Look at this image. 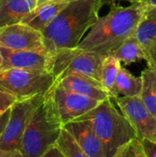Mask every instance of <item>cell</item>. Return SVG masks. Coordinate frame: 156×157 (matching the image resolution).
<instances>
[{"instance_id":"24","label":"cell","mask_w":156,"mask_h":157,"mask_svg":"<svg viewBox=\"0 0 156 157\" xmlns=\"http://www.w3.org/2000/svg\"><path fill=\"white\" fill-rule=\"evenodd\" d=\"M145 61L148 64V68L156 70V39L145 50Z\"/></svg>"},{"instance_id":"11","label":"cell","mask_w":156,"mask_h":157,"mask_svg":"<svg viewBox=\"0 0 156 157\" xmlns=\"http://www.w3.org/2000/svg\"><path fill=\"white\" fill-rule=\"evenodd\" d=\"M0 52L4 57V63L0 70L16 68L51 72L52 54L46 50L13 51L0 47Z\"/></svg>"},{"instance_id":"28","label":"cell","mask_w":156,"mask_h":157,"mask_svg":"<svg viewBox=\"0 0 156 157\" xmlns=\"http://www.w3.org/2000/svg\"><path fill=\"white\" fill-rule=\"evenodd\" d=\"M42 157H63L60 151L56 148V146L52 147L51 150H49Z\"/></svg>"},{"instance_id":"3","label":"cell","mask_w":156,"mask_h":157,"mask_svg":"<svg viewBox=\"0 0 156 157\" xmlns=\"http://www.w3.org/2000/svg\"><path fill=\"white\" fill-rule=\"evenodd\" d=\"M63 125L45 93L40 105L32 114L23 133L19 151L23 157H42L55 146Z\"/></svg>"},{"instance_id":"31","label":"cell","mask_w":156,"mask_h":157,"mask_svg":"<svg viewBox=\"0 0 156 157\" xmlns=\"http://www.w3.org/2000/svg\"><path fill=\"white\" fill-rule=\"evenodd\" d=\"M49 1H53V0H37V6H40L41 4H44L46 2H49ZM68 1H73V0H68Z\"/></svg>"},{"instance_id":"10","label":"cell","mask_w":156,"mask_h":157,"mask_svg":"<svg viewBox=\"0 0 156 157\" xmlns=\"http://www.w3.org/2000/svg\"><path fill=\"white\" fill-rule=\"evenodd\" d=\"M0 47L13 51L45 50L42 33L21 22L0 29Z\"/></svg>"},{"instance_id":"8","label":"cell","mask_w":156,"mask_h":157,"mask_svg":"<svg viewBox=\"0 0 156 157\" xmlns=\"http://www.w3.org/2000/svg\"><path fill=\"white\" fill-rule=\"evenodd\" d=\"M47 94L57 117L63 126L83 116L101 102L65 90L56 82Z\"/></svg>"},{"instance_id":"2","label":"cell","mask_w":156,"mask_h":157,"mask_svg":"<svg viewBox=\"0 0 156 157\" xmlns=\"http://www.w3.org/2000/svg\"><path fill=\"white\" fill-rule=\"evenodd\" d=\"M101 0H73L64 6L41 32L45 50L75 48L99 17Z\"/></svg>"},{"instance_id":"5","label":"cell","mask_w":156,"mask_h":157,"mask_svg":"<svg viewBox=\"0 0 156 157\" xmlns=\"http://www.w3.org/2000/svg\"><path fill=\"white\" fill-rule=\"evenodd\" d=\"M56 79L49 71L24 69L0 70V86L13 95L17 100H23L47 93Z\"/></svg>"},{"instance_id":"22","label":"cell","mask_w":156,"mask_h":157,"mask_svg":"<svg viewBox=\"0 0 156 157\" xmlns=\"http://www.w3.org/2000/svg\"><path fill=\"white\" fill-rule=\"evenodd\" d=\"M112 157H147L141 143L137 137L122 144Z\"/></svg>"},{"instance_id":"30","label":"cell","mask_w":156,"mask_h":157,"mask_svg":"<svg viewBox=\"0 0 156 157\" xmlns=\"http://www.w3.org/2000/svg\"><path fill=\"white\" fill-rule=\"evenodd\" d=\"M117 1H120V0H101L102 6L103 5H111L113 3H116ZM123 1H128L131 4H141V2L143 0H123Z\"/></svg>"},{"instance_id":"18","label":"cell","mask_w":156,"mask_h":157,"mask_svg":"<svg viewBox=\"0 0 156 157\" xmlns=\"http://www.w3.org/2000/svg\"><path fill=\"white\" fill-rule=\"evenodd\" d=\"M111 55L116 57L125 65H129L142 60L145 61L146 58L144 49L133 36H131L125 40Z\"/></svg>"},{"instance_id":"12","label":"cell","mask_w":156,"mask_h":157,"mask_svg":"<svg viewBox=\"0 0 156 157\" xmlns=\"http://www.w3.org/2000/svg\"><path fill=\"white\" fill-rule=\"evenodd\" d=\"M56 84H58L65 90L98 101L110 98L109 93L105 89L99 81L82 74H67L57 79Z\"/></svg>"},{"instance_id":"23","label":"cell","mask_w":156,"mask_h":157,"mask_svg":"<svg viewBox=\"0 0 156 157\" xmlns=\"http://www.w3.org/2000/svg\"><path fill=\"white\" fill-rule=\"evenodd\" d=\"M17 102V98L0 86V115L11 109Z\"/></svg>"},{"instance_id":"15","label":"cell","mask_w":156,"mask_h":157,"mask_svg":"<svg viewBox=\"0 0 156 157\" xmlns=\"http://www.w3.org/2000/svg\"><path fill=\"white\" fill-rule=\"evenodd\" d=\"M37 6V0H5L0 5V29L20 23Z\"/></svg>"},{"instance_id":"33","label":"cell","mask_w":156,"mask_h":157,"mask_svg":"<svg viewBox=\"0 0 156 157\" xmlns=\"http://www.w3.org/2000/svg\"><path fill=\"white\" fill-rule=\"evenodd\" d=\"M4 1H5V0H0V5H1V4H2V3L4 2Z\"/></svg>"},{"instance_id":"13","label":"cell","mask_w":156,"mask_h":157,"mask_svg":"<svg viewBox=\"0 0 156 157\" xmlns=\"http://www.w3.org/2000/svg\"><path fill=\"white\" fill-rule=\"evenodd\" d=\"M63 128L88 156L106 157L103 144L88 121H74L66 123Z\"/></svg>"},{"instance_id":"29","label":"cell","mask_w":156,"mask_h":157,"mask_svg":"<svg viewBox=\"0 0 156 157\" xmlns=\"http://www.w3.org/2000/svg\"><path fill=\"white\" fill-rule=\"evenodd\" d=\"M141 4L146 9H150V8H154V7H156V0H143L141 2Z\"/></svg>"},{"instance_id":"4","label":"cell","mask_w":156,"mask_h":157,"mask_svg":"<svg viewBox=\"0 0 156 157\" xmlns=\"http://www.w3.org/2000/svg\"><path fill=\"white\" fill-rule=\"evenodd\" d=\"M75 121H86L100 139L106 157H112L122 144L136 137L125 117L107 98Z\"/></svg>"},{"instance_id":"17","label":"cell","mask_w":156,"mask_h":157,"mask_svg":"<svg viewBox=\"0 0 156 157\" xmlns=\"http://www.w3.org/2000/svg\"><path fill=\"white\" fill-rule=\"evenodd\" d=\"M144 51L156 39V7L146 9L132 35Z\"/></svg>"},{"instance_id":"6","label":"cell","mask_w":156,"mask_h":157,"mask_svg":"<svg viewBox=\"0 0 156 157\" xmlns=\"http://www.w3.org/2000/svg\"><path fill=\"white\" fill-rule=\"evenodd\" d=\"M104 56L86 50L75 48L60 49L52 53L51 72L55 79L71 74H82L100 82Z\"/></svg>"},{"instance_id":"26","label":"cell","mask_w":156,"mask_h":157,"mask_svg":"<svg viewBox=\"0 0 156 157\" xmlns=\"http://www.w3.org/2000/svg\"><path fill=\"white\" fill-rule=\"evenodd\" d=\"M0 157H23L19 150H2L0 149Z\"/></svg>"},{"instance_id":"16","label":"cell","mask_w":156,"mask_h":157,"mask_svg":"<svg viewBox=\"0 0 156 157\" xmlns=\"http://www.w3.org/2000/svg\"><path fill=\"white\" fill-rule=\"evenodd\" d=\"M142 77L133 75L129 70L120 68L111 91V99L117 97H137L142 91Z\"/></svg>"},{"instance_id":"20","label":"cell","mask_w":156,"mask_h":157,"mask_svg":"<svg viewBox=\"0 0 156 157\" xmlns=\"http://www.w3.org/2000/svg\"><path fill=\"white\" fill-rule=\"evenodd\" d=\"M120 68L121 63L116 57H114L113 55H108L104 57L100 75V83L109 93L110 98L111 91Z\"/></svg>"},{"instance_id":"32","label":"cell","mask_w":156,"mask_h":157,"mask_svg":"<svg viewBox=\"0 0 156 157\" xmlns=\"http://www.w3.org/2000/svg\"><path fill=\"white\" fill-rule=\"evenodd\" d=\"M3 63H4V57H3V55H2V53L0 52V69H1V67L3 65Z\"/></svg>"},{"instance_id":"19","label":"cell","mask_w":156,"mask_h":157,"mask_svg":"<svg viewBox=\"0 0 156 157\" xmlns=\"http://www.w3.org/2000/svg\"><path fill=\"white\" fill-rule=\"evenodd\" d=\"M142 91L140 98L151 112L156 118V70L146 68L142 72Z\"/></svg>"},{"instance_id":"14","label":"cell","mask_w":156,"mask_h":157,"mask_svg":"<svg viewBox=\"0 0 156 157\" xmlns=\"http://www.w3.org/2000/svg\"><path fill=\"white\" fill-rule=\"evenodd\" d=\"M68 0H53L40 6L31 10L21 21L40 32L49 25V23L58 15V13L68 5Z\"/></svg>"},{"instance_id":"9","label":"cell","mask_w":156,"mask_h":157,"mask_svg":"<svg viewBox=\"0 0 156 157\" xmlns=\"http://www.w3.org/2000/svg\"><path fill=\"white\" fill-rule=\"evenodd\" d=\"M121 114L133 129L138 139L156 142V118L143 103L140 96L114 98Z\"/></svg>"},{"instance_id":"1","label":"cell","mask_w":156,"mask_h":157,"mask_svg":"<svg viewBox=\"0 0 156 157\" xmlns=\"http://www.w3.org/2000/svg\"><path fill=\"white\" fill-rule=\"evenodd\" d=\"M110 6L108 13L98 17L78 48L105 57L113 54L125 40L133 35L145 7L142 4L123 6L113 3Z\"/></svg>"},{"instance_id":"7","label":"cell","mask_w":156,"mask_h":157,"mask_svg":"<svg viewBox=\"0 0 156 157\" xmlns=\"http://www.w3.org/2000/svg\"><path fill=\"white\" fill-rule=\"evenodd\" d=\"M44 95L41 94L30 98L17 100L11 107L8 121L0 136V149L19 150L26 127L32 114L42 102Z\"/></svg>"},{"instance_id":"25","label":"cell","mask_w":156,"mask_h":157,"mask_svg":"<svg viewBox=\"0 0 156 157\" xmlns=\"http://www.w3.org/2000/svg\"><path fill=\"white\" fill-rule=\"evenodd\" d=\"M143 147L147 157H156V142L150 141L147 139L141 140Z\"/></svg>"},{"instance_id":"21","label":"cell","mask_w":156,"mask_h":157,"mask_svg":"<svg viewBox=\"0 0 156 157\" xmlns=\"http://www.w3.org/2000/svg\"><path fill=\"white\" fill-rule=\"evenodd\" d=\"M55 146L63 157H89L64 128H63Z\"/></svg>"},{"instance_id":"27","label":"cell","mask_w":156,"mask_h":157,"mask_svg":"<svg viewBox=\"0 0 156 157\" xmlns=\"http://www.w3.org/2000/svg\"><path fill=\"white\" fill-rule=\"evenodd\" d=\"M9 114H10V109H8L7 111L4 112L2 115H0V136L6 127V124L8 121L9 118Z\"/></svg>"}]
</instances>
